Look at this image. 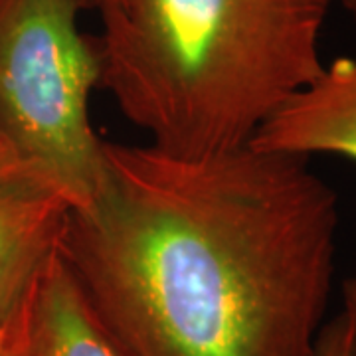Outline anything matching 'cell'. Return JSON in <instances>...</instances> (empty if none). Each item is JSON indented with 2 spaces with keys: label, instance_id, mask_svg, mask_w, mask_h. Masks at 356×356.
<instances>
[{
  "label": "cell",
  "instance_id": "1",
  "mask_svg": "<svg viewBox=\"0 0 356 356\" xmlns=\"http://www.w3.org/2000/svg\"><path fill=\"white\" fill-rule=\"evenodd\" d=\"M105 178L58 250L125 356H313L339 196L307 156L103 145Z\"/></svg>",
  "mask_w": 356,
  "mask_h": 356
},
{
  "label": "cell",
  "instance_id": "2",
  "mask_svg": "<svg viewBox=\"0 0 356 356\" xmlns=\"http://www.w3.org/2000/svg\"><path fill=\"white\" fill-rule=\"evenodd\" d=\"M334 0H119L93 34L102 79L149 145L212 156L250 145L323 72Z\"/></svg>",
  "mask_w": 356,
  "mask_h": 356
},
{
  "label": "cell",
  "instance_id": "3",
  "mask_svg": "<svg viewBox=\"0 0 356 356\" xmlns=\"http://www.w3.org/2000/svg\"><path fill=\"white\" fill-rule=\"evenodd\" d=\"M81 10L79 0H0V140L70 212L89 208L105 178L89 115L102 65Z\"/></svg>",
  "mask_w": 356,
  "mask_h": 356
},
{
  "label": "cell",
  "instance_id": "4",
  "mask_svg": "<svg viewBox=\"0 0 356 356\" xmlns=\"http://www.w3.org/2000/svg\"><path fill=\"white\" fill-rule=\"evenodd\" d=\"M2 356H125L89 305L58 243L0 318Z\"/></svg>",
  "mask_w": 356,
  "mask_h": 356
},
{
  "label": "cell",
  "instance_id": "5",
  "mask_svg": "<svg viewBox=\"0 0 356 356\" xmlns=\"http://www.w3.org/2000/svg\"><path fill=\"white\" fill-rule=\"evenodd\" d=\"M70 206L0 140V318L56 248Z\"/></svg>",
  "mask_w": 356,
  "mask_h": 356
},
{
  "label": "cell",
  "instance_id": "6",
  "mask_svg": "<svg viewBox=\"0 0 356 356\" xmlns=\"http://www.w3.org/2000/svg\"><path fill=\"white\" fill-rule=\"evenodd\" d=\"M273 153L332 154L356 163V54L325 64L318 77L295 93L250 143Z\"/></svg>",
  "mask_w": 356,
  "mask_h": 356
},
{
  "label": "cell",
  "instance_id": "7",
  "mask_svg": "<svg viewBox=\"0 0 356 356\" xmlns=\"http://www.w3.org/2000/svg\"><path fill=\"white\" fill-rule=\"evenodd\" d=\"M313 356H356V329L344 309L325 321Z\"/></svg>",
  "mask_w": 356,
  "mask_h": 356
},
{
  "label": "cell",
  "instance_id": "8",
  "mask_svg": "<svg viewBox=\"0 0 356 356\" xmlns=\"http://www.w3.org/2000/svg\"><path fill=\"white\" fill-rule=\"evenodd\" d=\"M343 309L348 313L356 329V277H348L343 283Z\"/></svg>",
  "mask_w": 356,
  "mask_h": 356
},
{
  "label": "cell",
  "instance_id": "9",
  "mask_svg": "<svg viewBox=\"0 0 356 356\" xmlns=\"http://www.w3.org/2000/svg\"><path fill=\"white\" fill-rule=\"evenodd\" d=\"M83 10H95V13H103L107 8L115 6L119 0H79Z\"/></svg>",
  "mask_w": 356,
  "mask_h": 356
},
{
  "label": "cell",
  "instance_id": "10",
  "mask_svg": "<svg viewBox=\"0 0 356 356\" xmlns=\"http://www.w3.org/2000/svg\"><path fill=\"white\" fill-rule=\"evenodd\" d=\"M334 4H339L356 26V0H334Z\"/></svg>",
  "mask_w": 356,
  "mask_h": 356
},
{
  "label": "cell",
  "instance_id": "11",
  "mask_svg": "<svg viewBox=\"0 0 356 356\" xmlns=\"http://www.w3.org/2000/svg\"><path fill=\"white\" fill-rule=\"evenodd\" d=\"M0 356H2V329H0Z\"/></svg>",
  "mask_w": 356,
  "mask_h": 356
}]
</instances>
